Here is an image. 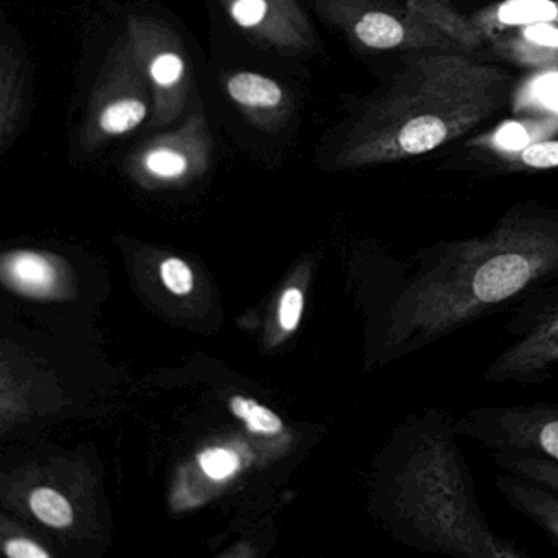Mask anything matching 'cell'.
<instances>
[{
	"label": "cell",
	"mask_w": 558,
	"mask_h": 558,
	"mask_svg": "<svg viewBox=\"0 0 558 558\" xmlns=\"http://www.w3.org/2000/svg\"><path fill=\"white\" fill-rule=\"evenodd\" d=\"M511 76L453 51H417L345 133L341 168L427 155L488 120L505 104Z\"/></svg>",
	"instance_id": "cell-3"
},
{
	"label": "cell",
	"mask_w": 558,
	"mask_h": 558,
	"mask_svg": "<svg viewBox=\"0 0 558 558\" xmlns=\"http://www.w3.org/2000/svg\"><path fill=\"white\" fill-rule=\"evenodd\" d=\"M456 417L427 407L407 414L385 449L378 508L400 544L453 558H525L496 534L463 456Z\"/></svg>",
	"instance_id": "cell-2"
},
{
	"label": "cell",
	"mask_w": 558,
	"mask_h": 558,
	"mask_svg": "<svg viewBox=\"0 0 558 558\" xmlns=\"http://www.w3.org/2000/svg\"><path fill=\"white\" fill-rule=\"evenodd\" d=\"M496 51L515 63L531 66L558 64V27L551 24H534L522 28L515 37L496 44Z\"/></svg>",
	"instance_id": "cell-16"
},
{
	"label": "cell",
	"mask_w": 558,
	"mask_h": 558,
	"mask_svg": "<svg viewBox=\"0 0 558 558\" xmlns=\"http://www.w3.org/2000/svg\"><path fill=\"white\" fill-rule=\"evenodd\" d=\"M28 84L24 53L9 27H4L0 41V153H8L14 146L27 122Z\"/></svg>",
	"instance_id": "cell-11"
},
{
	"label": "cell",
	"mask_w": 558,
	"mask_h": 558,
	"mask_svg": "<svg viewBox=\"0 0 558 558\" xmlns=\"http://www.w3.org/2000/svg\"><path fill=\"white\" fill-rule=\"evenodd\" d=\"M456 429L489 452L522 450L558 459V400L473 408L456 417Z\"/></svg>",
	"instance_id": "cell-8"
},
{
	"label": "cell",
	"mask_w": 558,
	"mask_h": 558,
	"mask_svg": "<svg viewBox=\"0 0 558 558\" xmlns=\"http://www.w3.org/2000/svg\"><path fill=\"white\" fill-rule=\"evenodd\" d=\"M325 21L368 50L452 51L446 35L393 0H313Z\"/></svg>",
	"instance_id": "cell-6"
},
{
	"label": "cell",
	"mask_w": 558,
	"mask_h": 558,
	"mask_svg": "<svg viewBox=\"0 0 558 558\" xmlns=\"http://www.w3.org/2000/svg\"><path fill=\"white\" fill-rule=\"evenodd\" d=\"M509 342L483 371L489 385L538 387L558 377V280L511 310Z\"/></svg>",
	"instance_id": "cell-4"
},
{
	"label": "cell",
	"mask_w": 558,
	"mask_h": 558,
	"mask_svg": "<svg viewBox=\"0 0 558 558\" xmlns=\"http://www.w3.org/2000/svg\"><path fill=\"white\" fill-rule=\"evenodd\" d=\"M126 37L153 94L151 125H171L191 94V64L179 35L151 15H130Z\"/></svg>",
	"instance_id": "cell-7"
},
{
	"label": "cell",
	"mask_w": 558,
	"mask_h": 558,
	"mask_svg": "<svg viewBox=\"0 0 558 558\" xmlns=\"http://www.w3.org/2000/svg\"><path fill=\"white\" fill-rule=\"evenodd\" d=\"M558 280V208L512 205L480 236L388 257L378 305V361L426 351L509 313Z\"/></svg>",
	"instance_id": "cell-1"
},
{
	"label": "cell",
	"mask_w": 558,
	"mask_h": 558,
	"mask_svg": "<svg viewBox=\"0 0 558 558\" xmlns=\"http://www.w3.org/2000/svg\"><path fill=\"white\" fill-rule=\"evenodd\" d=\"M153 94L126 34L120 35L100 68L81 130V146L97 151L151 119Z\"/></svg>",
	"instance_id": "cell-5"
},
{
	"label": "cell",
	"mask_w": 558,
	"mask_h": 558,
	"mask_svg": "<svg viewBox=\"0 0 558 558\" xmlns=\"http://www.w3.org/2000/svg\"><path fill=\"white\" fill-rule=\"evenodd\" d=\"M303 312V293L299 289H289L280 302V325L287 331H292L299 325Z\"/></svg>",
	"instance_id": "cell-24"
},
{
	"label": "cell",
	"mask_w": 558,
	"mask_h": 558,
	"mask_svg": "<svg viewBox=\"0 0 558 558\" xmlns=\"http://www.w3.org/2000/svg\"><path fill=\"white\" fill-rule=\"evenodd\" d=\"M476 14L473 24L482 32L485 40L492 37L496 27L514 25L551 24L558 27V2L554 0H509L498 8Z\"/></svg>",
	"instance_id": "cell-15"
},
{
	"label": "cell",
	"mask_w": 558,
	"mask_h": 558,
	"mask_svg": "<svg viewBox=\"0 0 558 558\" xmlns=\"http://www.w3.org/2000/svg\"><path fill=\"white\" fill-rule=\"evenodd\" d=\"M5 274L11 276L12 283L22 292L41 293L53 282V272L47 260L35 254H15L5 264Z\"/></svg>",
	"instance_id": "cell-18"
},
{
	"label": "cell",
	"mask_w": 558,
	"mask_h": 558,
	"mask_svg": "<svg viewBox=\"0 0 558 558\" xmlns=\"http://www.w3.org/2000/svg\"><path fill=\"white\" fill-rule=\"evenodd\" d=\"M214 153V136L204 110L195 109L178 129L143 143L133 155V171L143 181L172 184L204 171Z\"/></svg>",
	"instance_id": "cell-9"
},
{
	"label": "cell",
	"mask_w": 558,
	"mask_h": 558,
	"mask_svg": "<svg viewBox=\"0 0 558 558\" xmlns=\"http://www.w3.org/2000/svg\"><path fill=\"white\" fill-rule=\"evenodd\" d=\"M492 460L502 472L531 480L558 493V459L554 457L522 450H496L492 452Z\"/></svg>",
	"instance_id": "cell-17"
},
{
	"label": "cell",
	"mask_w": 558,
	"mask_h": 558,
	"mask_svg": "<svg viewBox=\"0 0 558 558\" xmlns=\"http://www.w3.org/2000/svg\"><path fill=\"white\" fill-rule=\"evenodd\" d=\"M407 8L421 21L446 35L456 47L475 51L485 41L472 19L457 12L449 0H408Z\"/></svg>",
	"instance_id": "cell-14"
},
{
	"label": "cell",
	"mask_w": 558,
	"mask_h": 558,
	"mask_svg": "<svg viewBox=\"0 0 558 558\" xmlns=\"http://www.w3.org/2000/svg\"><path fill=\"white\" fill-rule=\"evenodd\" d=\"M223 87L230 102L260 130H276L292 109L286 87L266 74L233 71L225 77Z\"/></svg>",
	"instance_id": "cell-12"
},
{
	"label": "cell",
	"mask_w": 558,
	"mask_h": 558,
	"mask_svg": "<svg viewBox=\"0 0 558 558\" xmlns=\"http://www.w3.org/2000/svg\"><path fill=\"white\" fill-rule=\"evenodd\" d=\"M161 277L165 286L175 295H185L194 287L191 267L181 259H168L162 263Z\"/></svg>",
	"instance_id": "cell-22"
},
{
	"label": "cell",
	"mask_w": 558,
	"mask_h": 558,
	"mask_svg": "<svg viewBox=\"0 0 558 558\" xmlns=\"http://www.w3.org/2000/svg\"><path fill=\"white\" fill-rule=\"evenodd\" d=\"M231 410L238 417L244 420L247 429L253 433L276 434L282 430V421L272 411L263 404L243 397H234L231 400Z\"/></svg>",
	"instance_id": "cell-20"
},
{
	"label": "cell",
	"mask_w": 558,
	"mask_h": 558,
	"mask_svg": "<svg viewBox=\"0 0 558 558\" xmlns=\"http://www.w3.org/2000/svg\"><path fill=\"white\" fill-rule=\"evenodd\" d=\"M511 169H531V171H548L558 168V140L531 143L518 155L508 158Z\"/></svg>",
	"instance_id": "cell-21"
},
{
	"label": "cell",
	"mask_w": 558,
	"mask_h": 558,
	"mask_svg": "<svg viewBox=\"0 0 558 558\" xmlns=\"http://www.w3.org/2000/svg\"><path fill=\"white\" fill-rule=\"evenodd\" d=\"M5 554L11 558H48V551L27 538H14L5 545Z\"/></svg>",
	"instance_id": "cell-25"
},
{
	"label": "cell",
	"mask_w": 558,
	"mask_h": 558,
	"mask_svg": "<svg viewBox=\"0 0 558 558\" xmlns=\"http://www.w3.org/2000/svg\"><path fill=\"white\" fill-rule=\"evenodd\" d=\"M201 465L211 478H227L238 469V457L223 449L205 450L201 456Z\"/></svg>",
	"instance_id": "cell-23"
},
{
	"label": "cell",
	"mask_w": 558,
	"mask_h": 558,
	"mask_svg": "<svg viewBox=\"0 0 558 558\" xmlns=\"http://www.w3.org/2000/svg\"><path fill=\"white\" fill-rule=\"evenodd\" d=\"M495 486L509 508L558 545V493L508 472L495 476Z\"/></svg>",
	"instance_id": "cell-13"
},
{
	"label": "cell",
	"mask_w": 558,
	"mask_h": 558,
	"mask_svg": "<svg viewBox=\"0 0 558 558\" xmlns=\"http://www.w3.org/2000/svg\"><path fill=\"white\" fill-rule=\"evenodd\" d=\"M31 508L40 521L53 527H66L73 522L70 502L54 489H35L31 496Z\"/></svg>",
	"instance_id": "cell-19"
},
{
	"label": "cell",
	"mask_w": 558,
	"mask_h": 558,
	"mask_svg": "<svg viewBox=\"0 0 558 558\" xmlns=\"http://www.w3.org/2000/svg\"><path fill=\"white\" fill-rule=\"evenodd\" d=\"M234 27L282 54L315 50L312 22L296 0H220Z\"/></svg>",
	"instance_id": "cell-10"
}]
</instances>
